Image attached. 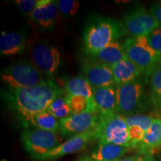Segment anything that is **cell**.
<instances>
[{"instance_id": "6da1fadb", "label": "cell", "mask_w": 161, "mask_h": 161, "mask_svg": "<svg viewBox=\"0 0 161 161\" xmlns=\"http://www.w3.org/2000/svg\"><path fill=\"white\" fill-rule=\"evenodd\" d=\"M64 90L52 80L43 85L29 88H8L4 90V101L8 109L28 128L32 119L48 110L56 98L62 96Z\"/></svg>"}, {"instance_id": "7a4b0ae2", "label": "cell", "mask_w": 161, "mask_h": 161, "mask_svg": "<svg viewBox=\"0 0 161 161\" xmlns=\"http://www.w3.org/2000/svg\"><path fill=\"white\" fill-rule=\"evenodd\" d=\"M127 34L123 23L118 20L96 16L88 20L83 32L84 49L92 56Z\"/></svg>"}, {"instance_id": "3957f363", "label": "cell", "mask_w": 161, "mask_h": 161, "mask_svg": "<svg viewBox=\"0 0 161 161\" xmlns=\"http://www.w3.org/2000/svg\"><path fill=\"white\" fill-rule=\"evenodd\" d=\"M1 78L9 88H29L43 85L49 81L34 64L26 60L16 61L1 72Z\"/></svg>"}, {"instance_id": "277c9868", "label": "cell", "mask_w": 161, "mask_h": 161, "mask_svg": "<svg viewBox=\"0 0 161 161\" xmlns=\"http://www.w3.org/2000/svg\"><path fill=\"white\" fill-rule=\"evenodd\" d=\"M117 114L125 116L146 111V95L144 83L140 79L116 86Z\"/></svg>"}, {"instance_id": "5b68a950", "label": "cell", "mask_w": 161, "mask_h": 161, "mask_svg": "<svg viewBox=\"0 0 161 161\" xmlns=\"http://www.w3.org/2000/svg\"><path fill=\"white\" fill-rule=\"evenodd\" d=\"M123 43L125 57L146 75L160 61V57L151 47L146 37H128Z\"/></svg>"}, {"instance_id": "8992f818", "label": "cell", "mask_w": 161, "mask_h": 161, "mask_svg": "<svg viewBox=\"0 0 161 161\" xmlns=\"http://www.w3.org/2000/svg\"><path fill=\"white\" fill-rule=\"evenodd\" d=\"M60 141L58 134L38 128H26L21 135L23 148L37 160L59 146Z\"/></svg>"}, {"instance_id": "52a82bcc", "label": "cell", "mask_w": 161, "mask_h": 161, "mask_svg": "<svg viewBox=\"0 0 161 161\" xmlns=\"http://www.w3.org/2000/svg\"><path fill=\"white\" fill-rule=\"evenodd\" d=\"M95 132L98 143H111L129 148V134L125 116L121 114L99 118Z\"/></svg>"}, {"instance_id": "ba28073f", "label": "cell", "mask_w": 161, "mask_h": 161, "mask_svg": "<svg viewBox=\"0 0 161 161\" xmlns=\"http://www.w3.org/2000/svg\"><path fill=\"white\" fill-rule=\"evenodd\" d=\"M127 34L131 37H146L160 27L150 11L142 7L135 8L124 15L122 19Z\"/></svg>"}, {"instance_id": "9c48e42d", "label": "cell", "mask_w": 161, "mask_h": 161, "mask_svg": "<svg viewBox=\"0 0 161 161\" xmlns=\"http://www.w3.org/2000/svg\"><path fill=\"white\" fill-rule=\"evenodd\" d=\"M31 58L46 78L52 80L58 72L60 64V54L55 46L39 43L31 49Z\"/></svg>"}, {"instance_id": "30bf717a", "label": "cell", "mask_w": 161, "mask_h": 161, "mask_svg": "<svg viewBox=\"0 0 161 161\" xmlns=\"http://www.w3.org/2000/svg\"><path fill=\"white\" fill-rule=\"evenodd\" d=\"M99 122L97 113L72 114L59 121L60 133L63 138H71L83 133L95 130Z\"/></svg>"}, {"instance_id": "8fae6325", "label": "cell", "mask_w": 161, "mask_h": 161, "mask_svg": "<svg viewBox=\"0 0 161 161\" xmlns=\"http://www.w3.org/2000/svg\"><path fill=\"white\" fill-rule=\"evenodd\" d=\"M80 66L83 76L92 87L116 86L110 66L91 58L82 60Z\"/></svg>"}, {"instance_id": "7c38bea8", "label": "cell", "mask_w": 161, "mask_h": 161, "mask_svg": "<svg viewBox=\"0 0 161 161\" xmlns=\"http://www.w3.org/2000/svg\"><path fill=\"white\" fill-rule=\"evenodd\" d=\"M93 139H96L95 130L74 136L63 143L60 144L53 150L50 151L49 153L42 157L39 160H55L67 154L79 152L84 149Z\"/></svg>"}, {"instance_id": "4fadbf2b", "label": "cell", "mask_w": 161, "mask_h": 161, "mask_svg": "<svg viewBox=\"0 0 161 161\" xmlns=\"http://www.w3.org/2000/svg\"><path fill=\"white\" fill-rule=\"evenodd\" d=\"M93 100L99 118H105L117 114L116 86L92 87Z\"/></svg>"}, {"instance_id": "5bb4252c", "label": "cell", "mask_w": 161, "mask_h": 161, "mask_svg": "<svg viewBox=\"0 0 161 161\" xmlns=\"http://www.w3.org/2000/svg\"><path fill=\"white\" fill-rule=\"evenodd\" d=\"M59 7L58 1L39 0L37 5L29 19L40 29L49 30L55 25Z\"/></svg>"}, {"instance_id": "9a60e30c", "label": "cell", "mask_w": 161, "mask_h": 161, "mask_svg": "<svg viewBox=\"0 0 161 161\" xmlns=\"http://www.w3.org/2000/svg\"><path fill=\"white\" fill-rule=\"evenodd\" d=\"M25 32L2 31L0 37V52L3 56H14L25 51Z\"/></svg>"}, {"instance_id": "2e32d148", "label": "cell", "mask_w": 161, "mask_h": 161, "mask_svg": "<svg viewBox=\"0 0 161 161\" xmlns=\"http://www.w3.org/2000/svg\"><path fill=\"white\" fill-rule=\"evenodd\" d=\"M161 148V119H154L152 125L145 134L139 146L138 154L141 156L154 155Z\"/></svg>"}, {"instance_id": "e0dca14e", "label": "cell", "mask_w": 161, "mask_h": 161, "mask_svg": "<svg viewBox=\"0 0 161 161\" xmlns=\"http://www.w3.org/2000/svg\"><path fill=\"white\" fill-rule=\"evenodd\" d=\"M116 86L139 79L142 72L126 57L111 67Z\"/></svg>"}, {"instance_id": "ac0fdd59", "label": "cell", "mask_w": 161, "mask_h": 161, "mask_svg": "<svg viewBox=\"0 0 161 161\" xmlns=\"http://www.w3.org/2000/svg\"><path fill=\"white\" fill-rule=\"evenodd\" d=\"M90 58L98 63L111 67L125 58L124 43L116 40Z\"/></svg>"}, {"instance_id": "d6986e66", "label": "cell", "mask_w": 161, "mask_h": 161, "mask_svg": "<svg viewBox=\"0 0 161 161\" xmlns=\"http://www.w3.org/2000/svg\"><path fill=\"white\" fill-rule=\"evenodd\" d=\"M130 149L128 147L111 143H98L91 153L93 161H115L120 160Z\"/></svg>"}, {"instance_id": "ffe728a7", "label": "cell", "mask_w": 161, "mask_h": 161, "mask_svg": "<svg viewBox=\"0 0 161 161\" xmlns=\"http://www.w3.org/2000/svg\"><path fill=\"white\" fill-rule=\"evenodd\" d=\"M64 92L66 95L93 98L92 86L84 76H76L66 80L64 85Z\"/></svg>"}, {"instance_id": "44dd1931", "label": "cell", "mask_w": 161, "mask_h": 161, "mask_svg": "<svg viewBox=\"0 0 161 161\" xmlns=\"http://www.w3.org/2000/svg\"><path fill=\"white\" fill-rule=\"evenodd\" d=\"M151 87V102L157 111L161 112V64H157L148 75Z\"/></svg>"}, {"instance_id": "7402d4cb", "label": "cell", "mask_w": 161, "mask_h": 161, "mask_svg": "<svg viewBox=\"0 0 161 161\" xmlns=\"http://www.w3.org/2000/svg\"><path fill=\"white\" fill-rule=\"evenodd\" d=\"M33 126L35 128L54 132L60 133V123L57 119L48 110L40 113L30 121L29 126Z\"/></svg>"}, {"instance_id": "603a6c76", "label": "cell", "mask_w": 161, "mask_h": 161, "mask_svg": "<svg viewBox=\"0 0 161 161\" xmlns=\"http://www.w3.org/2000/svg\"><path fill=\"white\" fill-rule=\"evenodd\" d=\"M72 114H79L82 113H97L93 98H88L79 96L65 95Z\"/></svg>"}, {"instance_id": "cb8c5ba5", "label": "cell", "mask_w": 161, "mask_h": 161, "mask_svg": "<svg viewBox=\"0 0 161 161\" xmlns=\"http://www.w3.org/2000/svg\"><path fill=\"white\" fill-rule=\"evenodd\" d=\"M47 110L51 113L56 119H59L60 120L72 115L71 110L65 96H60L56 98Z\"/></svg>"}, {"instance_id": "d4e9b609", "label": "cell", "mask_w": 161, "mask_h": 161, "mask_svg": "<svg viewBox=\"0 0 161 161\" xmlns=\"http://www.w3.org/2000/svg\"><path fill=\"white\" fill-rule=\"evenodd\" d=\"M154 120V118L149 115H142V114H137L125 117V122L127 127L129 128L131 126H137L142 128L145 131H147Z\"/></svg>"}, {"instance_id": "484cf974", "label": "cell", "mask_w": 161, "mask_h": 161, "mask_svg": "<svg viewBox=\"0 0 161 161\" xmlns=\"http://www.w3.org/2000/svg\"><path fill=\"white\" fill-rule=\"evenodd\" d=\"M58 4L60 13L66 17L75 16L80 9V4L76 0H59Z\"/></svg>"}, {"instance_id": "4316f807", "label": "cell", "mask_w": 161, "mask_h": 161, "mask_svg": "<svg viewBox=\"0 0 161 161\" xmlns=\"http://www.w3.org/2000/svg\"><path fill=\"white\" fill-rule=\"evenodd\" d=\"M147 40L151 47L154 50L158 55L160 57L159 64H161V27L157 28L154 31L146 36Z\"/></svg>"}, {"instance_id": "83f0119b", "label": "cell", "mask_w": 161, "mask_h": 161, "mask_svg": "<svg viewBox=\"0 0 161 161\" xmlns=\"http://www.w3.org/2000/svg\"><path fill=\"white\" fill-rule=\"evenodd\" d=\"M14 3L22 13L29 18L37 7L38 1L37 0H16Z\"/></svg>"}, {"instance_id": "f1b7e54d", "label": "cell", "mask_w": 161, "mask_h": 161, "mask_svg": "<svg viewBox=\"0 0 161 161\" xmlns=\"http://www.w3.org/2000/svg\"><path fill=\"white\" fill-rule=\"evenodd\" d=\"M149 11L161 27V2L153 3L151 5Z\"/></svg>"}, {"instance_id": "f546056e", "label": "cell", "mask_w": 161, "mask_h": 161, "mask_svg": "<svg viewBox=\"0 0 161 161\" xmlns=\"http://www.w3.org/2000/svg\"><path fill=\"white\" fill-rule=\"evenodd\" d=\"M140 156L141 155H140V154H136V155L127 157V158L122 159V160H119V161H138Z\"/></svg>"}, {"instance_id": "4dcf8cb0", "label": "cell", "mask_w": 161, "mask_h": 161, "mask_svg": "<svg viewBox=\"0 0 161 161\" xmlns=\"http://www.w3.org/2000/svg\"><path fill=\"white\" fill-rule=\"evenodd\" d=\"M138 161H157L156 159L154 158V155H144L140 156V159Z\"/></svg>"}, {"instance_id": "1f68e13d", "label": "cell", "mask_w": 161, "mask_h": 161, "mask_svg": "<svg viewBox=\"0 0 161 161\" xmlns=\"http://www.w3.org/2000/svg\"><path fill=\"white\" fill-rule=\"evenodd\" d=\"M77 161H93L92 159L91 158V157L89 156H83L79 158V159Z\"/></svg>"}, {"instance_id": "d6a6232c", "label": "cell", "mask_w": 161, "mask_h": 161, "mask_svg": "<svg viewBox=\"0 0 161 161\" xmlns=\"http://www.w3.org/2000/svg\"><path fill=\"white\" fill-rule=\"evenodd\" d=\"M158 161H161V158H160V159H159V160Z\"/></svg>"}, {"instance_id": "836d02e7", "label": "cell", "mask_w": 161, "mask_h": 161, "mask_svg": "<svg viewBox=\"0 0 161 161\" xmlns=\"http://www.w3.org/2000/svg\"><path fill=\"white\" fill-rule=\"evenodd\" d=\"M119 160H115V161H119Z\"/></svg>"}]
</instances>
